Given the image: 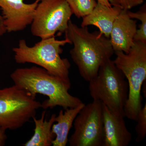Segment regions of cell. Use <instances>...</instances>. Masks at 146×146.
<instances>
[{
  "mask_svg": "<svg viewBox=\"0 0 146 146\" xmlns=\"http://www.w3.org/2000/svg\"><path fill=\"white\" fill-rule=\"evenodd\" d=\"M10 77L14 84L33 96L40 94L48 97L42 103L44 110L53 109L57 106L65 110L83 103L80 99L69 93L70 80L54 75L41 67L17 68L11 74Z\"/></svg>",
  "mask_w": 146,
  "mask_h": 146,
  "instance_id": "6da1fadb",
  "label": "cell"
},
{
  "mask_svg": "<svg viewBox=\"0 0 146 146\" xmlns=\"http://www.w3.org/2000/svg\"><path fill=\"white\" fill-rule=\"evenodd\" d=\"M65 33L73 45L70 54L80 74L85 81H90L114 53L110 39L99 32H90L87 27H79L71 20Z\"/></svg>",
  "mask_w": 146,
  "mask_h": 146,
  "instance_id": "7a4b0ae2",
  "label": "cell"
},
{
  "mask_svg": "<svg viewBox=\"0 0 146 146\" xmlns=\"http://www.w3.org/2000/svg\"><path fill=\"white\" fill-rule=\"evenodd\" d=\"M72 43L65 36L63 40L55 36L41 39L33 46H29L25 39H20L18 46L12 49L14 60L18 64L33 63L44 69L52 74L66 80L69 78L71 64L66 58H62V47Z\"/></svg>",
  "mask_w": 146,
  "mask_h": 146,
  "instance_id": "3957f363",
  "label": "cell"
},
{
  "mask_svg": "<svg viewBox=\"0 0 146 146\" xmlns=\"http://www.w3.org/2000/svg\"><path fill=\"white\" fill-rule=\"evenodd\" d=\"M116 57L113 60L123 74L129 86L128 99L124 108V115L136 121L143 107L141 89L146 79V43L134 41L127 53L115 52Z\"/></svg>",
  "mask_w": 146,
  "mask_h": 146,
  "instance_id": "277c9868",
  "label": "cell"
},
{
  "mask_svg": "<svg viewBox=\"0 0 146 146\" xmlns=\"http://www.w3.org/2000/svg\"><path fill=\"white\" fill-rule=\"evenodd\" d=\"M89 82L90 94L94 100L100 101L111 110L124 115L128 84L113 60L110 58L106 60L100 67L97 75Z\"/></svg>",
  "mask_w": 146,
  "mask_h": 146,
  "instance_id": "5b68a950",
  "label": "cell"
},
{
  "mask_svg": "<svg viewBox=\"0 0 146 146\" xmlns=\"http://www.w3.org/2000/svg\"><path fill=\"white\" fill-rule=\"evenodd\" d=\"M41 108L36 97L15 84L0 89V128L6 131L21 128Z\"/></svg>",
  "mask_w": 146,
  "mask_h": 146,
  "instance_id": "8992f818",
  "label": "cell"
},
{
  "mask_svg": "<svg viewBox=\"0 0 146 146\" xmlns=\"http://www.w3.org/2000/svg\"><path fill=\"white\" fill-rule=\"evenodd\" d=\"M73 15L65 0H41L36 6L31 31L33 36L44 39L65 33Z\"/></svg>",
  "mask_w": 146,
  "mask_h": 146,
  "instance_id": "52a82bcc",
  "label": "cell"
},
{
  "mask_svg": "<svg viewBox=\"0 0 146 146\" xmlns=\"http://www.w3.org/2000/svg\"><path fill=\"white\" fill-rule=\"evenodd\" d=\"M74 133L68 141L70 146H104V131L102 104L94 100L84 105L76 117Z\"/></svg>",
  "mask_w": 146,
  "mask_h": 146,
  "instance_id": "ba28073f",
  "label": "cell"
},
{
  "mask_svg": "<svg viewBox=\"0 0 146 146\" xmlns=\"http://www.w3.org/2000/svg\"><path fill=\"white\" fill-rule=\"evenodd\" d=\"M40 1L27 4L25 0H0V9L7 32L22 31L31 25Z\"/></svg>",
  "mask_w": 146,
  "mask_h": 146,
  "instance_id": "9c48e42d",
  "label": "cell"
},
{
  "mask_svg": "<svg viewBox=\"0 0 146 146\" xmlns=\"http://www.w3.org/2000/svg\"><path fill=\"white\" fill-rule=\"evenodd\" d=\"M103 119L104 131V146H127L132 139L127 127L124 116L110 109L102 104Z\"/></svg>",
  "mask_w": 146,
  "mask_h": 146,
  "instance_id": "30bf717a",
  "label": "cell"
},
{
  "mask_svg": "<svg viewBox=\"0 0 146 146\" xmlns=\"http://www.w3.org/2000/svg\"><path fill=\"white\" fill-rule=\"evenodd\" d=\"M137 21L130 18L127 10H122L115 19L110 33V41L114 52L127 53L134 44Z\"/></svg>",
  "mask_w": 146,
  "mask_h": 146,
  "instance_id": "8fae6325",
  "label": "cell"
},
{
  "mask_svg": "<svg viewBox=\"0 0 146 146\" xmlns=\"http://www.w3.org/2000/svg\"><path fill=\"white\" fill-rule=\"evenodd\" d=\"M122 10L117 7H108L97 2L91 13L82 18L81 27L94 26L100 34L109 38L115 19Z\"/></svg>",
  "mask_w": 146,
  "mask_h": 146,
  "instance_id": "7c38bea8",
  "label": "cell"
},
{
  "mask_svg": "<svg viewBox=\"0 0 146 146\" xmlns=\"http://www.w3.org/2000/svg\"><path fill=\"white\" fill-rule=\"evenodd\" d=\"M83 103L77 107L68 108L63 112L61 110L55 117V122L52 127V132L55 136L52 142L53 146H66L68 143V135L72 127L74 121L84 106Z\"/></svg>",
  "mask_w": 146,
  "mask_h": 146,
  "instance_id": "4fadbf2b",
  "label": "cell"
},
{
  "mask_svg": "<svg viewBox=\"0 0 146 146\" xmlns=\"http://www.w3.org/2000/svg\"><path fill=\"white\" fill-rule=\"evenodd\" d=\"M46 112H42L39 119L34 117L33 121L35 125L34 133L31 138L23 144L24 146H51L55 136L52 132V127L55 122L56 115L52 114L48 120L45 119Z\"/></svg>",
  "mask_w": 146,
  "mask_h": 146,
  "instance_id": "5bb4252c",
  "label": "cell"
},
{
  "mask_svg": "<svg viewBox=\"0 0 146 146\" xmlns=\"http://www.w3.org/2000/svg\"><path fill=\"white\" fill-rule=\"evenodd\" d=\"M71 11L77 18H80L88 15L97 4L96 0H65Z\"/></svg>",
  "mask_w": 146,
  "mask_h": 146,
  "instance_id": "9a60e30c",
  "label": "cell"
},
{
  "mask_svg": "<svg viewBox=\"0 0 146 146\" xmlns=\"http://www.w3.org/2000/svg\"><path fill=\"white\" fill-rule=\"evenodd\" d=\"M129 16L132 19H138L141 21V23L139 29H137L134 41H139L146 43V5L145 4L136 12H133L127 10Z\"/></svg>",
  "mask_w": 146,
  "mask_h": 146,
  "instance_id": "2e32d148",
  "label": "cell"
},
{
  "mask_svg": "<svg viewBox=\"0 0 146 146\" xmlns=\"http://www.w3.org/2000/svg\"><path fill=\"white\" fill-rule=\"evenodd\" d=\"M136 121L137 124L135 131L137 136L136 141L137 143L145 139L146 135V103L143 106L138 113Z\"/></svg>",
  "mask_w": 146,
  "mask_h": 146,
  "instance_id": "e0dca14e",
  "label": "cell"
},
{
  "mask_svg": "<svg viewBox=\"0 0 146 146\" xmlns=\"http://www.w3.org/2000/svg\"><path fill=\"white\" fill-rule=\"evenodd\" d=\"M112 6L117 7L122 10H129L142 4L145 0H108Z\"/></svg>",
  "mask_w": 146,
  "mask_h": 146,
  "instance_id": "ac0fdd59",
  "label": "cell"
},
{
  "mask_svg": "<svg viewBox=\"0 0 146 146\" xmlns=\"http://www.w3.org/2000/svg\"><path fill=\"white\" fill-rule=\"evenodd\" d=\"M7 32V31L5 25L3 18L0 9V37L3 36Z\"/></svg>",
  "mask_w": 146,
  "mask_h": 146,
  "instance_id": "d6986e66",
  "label": "cell"
},
{
  "mask_svg": "<svg viewBox=\"0 0 146 146\" xmlns=\"http://www.w3.org/2000/svg\"><path fill=\"white\" fill-rule=\"evenodd\" d=\"M6 130L0 128V146H4L7 137L5 133Z\"/></svg>",
  "mask_w": 146,
  "mask_h": 146,
  "instance_id": "ffe728a7",
  "label": "cell"
},
{
  "mask_svg": "<svg viewBox=\"0 0 146 146\" xmlns=\"http://www.w3.org/2000/svg\"><path fill=\"white\" fill-rule=\"evenodd\" d=\"M97 2L100 3L108 7H111L112 6L110 4L108 0H96Z\"/></svg>",
  "mask_w": 146,
  "mask_h": 146,
  "instance_id": "44dd1931",
  "label": "cell"
},
{
  "mask_svg": "<svg viewBox=\"0 0 146 146\" xmlns=\"http://www.w3.org/2000/svg\"><path fill=\"white\" fill-rule=\"evenodd\" d=\"M0 50H1V49H0Z\"/></svg>",
  "mask_w": 146,
  "mask_h": 146,
  "instance_id": "7402d4cb",
  "label": "cell"
}]
</instances>
